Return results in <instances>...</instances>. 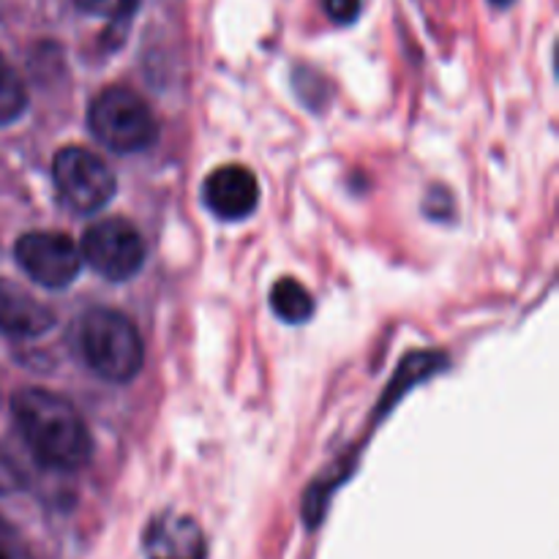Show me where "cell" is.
<instances>
[{
	"instance_id": "4fadbf2b",
	"label": "cell",
	"mask_w": 559,
	"mask_h": 559,
	"mask_svg": "<svg viewBox=\"0 0 559 559\" xmlns=\"http://www.w3.org/2000/svg\"><path fill=\"white\" fill-rule=\"evenodd\" d=\"M27 478L22 473L20 464L9 456L3 445H0V495H14V491L25 489Z\"/></svg>"
},
{
	"instance_id": "30bf717a",
	"label": "cell",
	"mask_w": 559,
	"mask_h": 559,
	"mask_svg": "<svg viewBox=\"0 0 559 559\" xmlns=\"http://www.w3.org/2000/svg\"><path fill=\"white\" fill-rule=\"evenodd\" d=\"M271 306L276 311V317H282L284 322H300L309 320L314 314V298H311L309 289L298 282V278H278L271 289Z\"/></svg>"
},
{
	"instance_id": "8fae6325",
	"label": "cell",
	"mask_w": 559,
	"mask_h": 559,
	"mask_svg": "<svg viewBox=\"0 0 559 559\" xmlns=\"http://www.w3.org/2000/svg\"><path fill=\"white\" fill-rule=\"evenodd\" d=\"M27 107V87L14 66L0 55V126L14 123Z\"/></svg>"
},
{
	"instance_id": "277c9868",
	"label": "cell",
	"mask_w": 559,
	"mask_h": 559,
	"mask_svg": "<svg viewBox=\"0 0 559 559\" xmlns=\"http://www.w3.org/2000/svg\"><path fill=\"white\" fill-rule=\"evenodd\" d=\"M82 260L109 282L136 276L145 262V240L126 218H104L87 227L82 238Z\"/></svg>"
},
{
	"instance_id": "3957f363",
	"label": "cell",
	"mask_w": 559,
	"mask_h": 559,
	"mask_svg": "<svg viewBox=\"0 0 559 559\" xmlns=\"http://www.w3.org/2000/svg\"><path fill=\"white\" fill-rule=\"evenodd\" d=\"M87 123L107 151L123 156L147 151L158 136V123L145 98L123 85L107 87L93 98Z\"/></svg>"
},
{
	"instance_id": "9c48e42d",
	"label": "cell",
	"mask_w": 559,
	"mask_h": 559,
	"mask_svg": "<svg viewBox=\"0 0 559 559\" xmlns=\"http://www.w3.org/2000/svg\"><path fill=\"white\" fill-rule=\"evenodd\" d=\"M55 311L20 284L0 282V331L16 338H36L52 331Z\"/></svg>"
},
{
	"instance_id": "7a4b0ae2",
	"label": "cell",
	"mask_w": 559,
	"mask_h": 559,
	"mask_svg": "<svg viewBox=\"0 0 559 559\" xmlns=\"http://www.w3.org/2000/svg\"><path fill=\"white\" fill-rule=\"evenodd\" d=\"M80 349L93 374L107 382L134 380L145 360L134 322L112 309L87 311L80 322Z\"/></svg>"
},
{
	"instance_id": "9a60e30c",
	"label": "cell",
	"mask_w": 559,
	"mask_h": 559,
	"mask_svg": "<svg viewBox=\"0 0 559 559\" xmlns=\"http://www.w3.org/2000/svg\"><path fill=\"white\" fill-rule=\"evenodd\" d=\"M325 3V14L331 16L336 25H349V22L358 20L360 3L364 0H322Z\"/></svg>"
},
{
	"instance_id": "ba28073f",
	"label": "cell",
	"mask_w": 559,
	"mask_h": 559,
	"mask_svg": "<svg viewBox=\"0 0 559 559\" xmlns=\"http://www.w3.org/2000/svg\"><path fill=\"white\" fill-rule=\"evenodd\" d=\"M202 197L218 218L238 222V218L254 213L257 202H260V183H257L254 173L246 169L243 164H224L207 175Z\"/></svg>"
},
{
	"instance_id": "7c38bea8",
	"label": "cell",
	"mask_w": 559,
	"mask_h": 559,
	"mask_svg": "<svg viewBox=\"0 0 559 559\" xmlns=\"http://www.w3.org/2000/svg\"><path fill=\"white\" fill-rule=\"evenodd\" d=\"M76 9H82L85 14L102 16V20H129L131 14L136 11L140 0H74Z\"/></svg>"
},
{
	"instance_id": "5b68a950",
	"label": "cell",
	"mask_w": 559,
	"mask_h": 559,
	"mask_svg": "<svg viewBox=\"0 0 559 559\" xmlns=\"http://www.w3.org/2000/svg\"><path fill=\"white\" fill-rule=\"evenodd\" d=\"M58 194L80 213H96L115 197V175L96 153L85 147H63L52 162Z\"/></svg>"
},
{
	"instance_id": "52a82bcc",
	"label": "cell",
	"mask_w": 559,
	"mask_h": 559,
	"mask_svg": "<svg viewBox=\"0 0 559 559\" xmlns=\"http://www.w3.org/2000/svg\"><path fill=\"white\" fill-rule=\"evenodd\" d=\"M145 559H205L207 540L200 524L183 513L164 511L142 535Z\"/></svg>"
},
{
	"instance_id": "2e32d148",
	"label": "cell",
	"mask_w": 559,
	"mask_h": 559,
	"mask_svg": "<svg viewBox=\"0 0 559 559\" xmlns=\"http://www.w3.org/2000/svg\"><path fill=\"white\" fill-rule=\"evenodd\" d=\"M491 3H495V5H500V9H508V5H511L513 0H491Z\"/></svg>"
},
{
	"instance_id": "8992f818",
	"label": "cell",
	"mask_w": 559,
	"mask_h": 559,
	"mask_svg": "<svg viewBox=\"0 0 559 559\" xmlns=\"http://www.w3.org/2000/svg\"><path fill=\"white\" fill-rule=\"evenodd\" d=\"M16 262L36 284L63 289L80 276L82 254L63 233H27L16 240Z\"/></svg>"
},
{
	"instance_id": "6da1fadb",
	"label": "cell",
	"mask_w": 559,
	"mask_h": 559,
	"mask_svg": "<svg viewBox=\"0 0 559 559\" xmlns=\"http://www.w3.org/2000/svg\"><path fill=\"white\" fill-rule=\"evenodd\" d=\"M11 413L22 440L44 467L74 473L91 462V431L69 399L47 388H25L11 399Z\"/></svg>"
},
{
	"instance_id": "5bb4252c",
	"label": "cell",
	"mask_w": 559,
	"mask_h": 559,
	"mask_svg": "<svg viewBox=\"0 0 559 559\" xmlns=\"http://www.w3.org/2000/svg\"><path fill=\"white\" fill-rule=\"evenodd\" d=\"M0 559H33L25 538L0 516Z\"/></svg>"
}]
</instances>
